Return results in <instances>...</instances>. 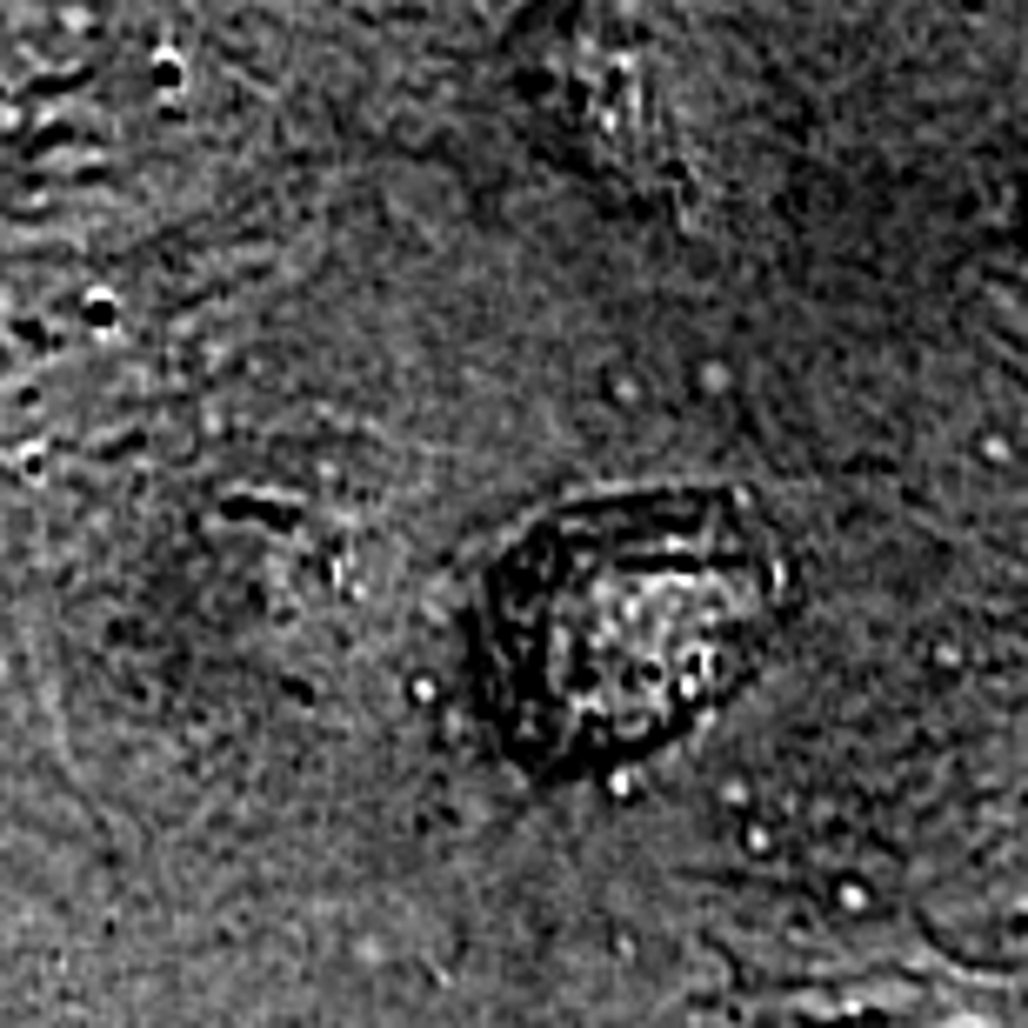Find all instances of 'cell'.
<instances>
[{
    "label": "cell",
    "instance_id": "cell-1",
    "mask_svg": "<svg viewBox=\"0 0 1028 1028\" xmlns=\"http://www.w3.org/2000/svg\"><path fill=\"white\" fill-rule=\"evenodd\" d=\"M782 595V541L748 495L575 501L541 515L481 588V702L528 768L635 762L748 682Z\"/></svg>",
    "mask_w": 1028,
    "mask_h": 1028
}]
</instances>
